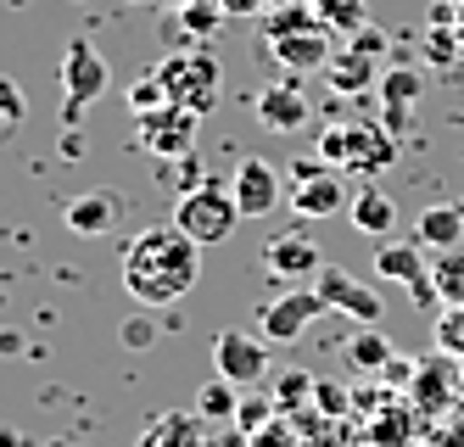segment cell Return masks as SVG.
I'll return each instance as SVG.
<instances>
[{
	"instance_id": "obj_3",
	"label": "cell",
	"mask_w": 464,
	"mask_h": 447,
	"mask_svg": "<svg viewBox=\"0 0 464 447\" xmlns=\"http://www.w3.org/2000/svg\"><path fill=\"white\" fill-rule=\"evenodd\" d=\"M174 224L196 240V247H224V240L241 229V208H236V196H229L224 180H202V185L179 190Z\"/></svg>"
},
{
	"instance_id": "obj_16",
	"label": "cell",
	"mask_w": 464,
	"mask_h": 447,
	"mask_svg": "<svg viewBox=\"0 0 464 447\" xmlns=\"http://www.w3.org/2000/svg\"><path fill=\"white\" fill-rule=\"evenodd\" d=\"M118 219H123V196H118V190H90V196H73V201H68V229H73L79 240L112 235Z\"/></svg>"
},
{
	"instance_id": "obj_9",
	"label": "cell",
	"mask_w": 464,
	"mask_h": 447,
	"mask_svg": "<svg viewBox=\"0 0 464 447\" xmlns=\"http://www.w3.org/2000/svg\"><path fill=\"white\" fill-rule=\"evenodd\" d=\"M213 369L229 386H257L269 374V335H246V330H218L213 335Z\"/></svg>"
},
{
	"instance_id": "obj_21",
	"label": "cell",
	"mask_w": 464,
	"mask_h": 447,
	"mask_svg": "<svg viewBox=\"0 0 464 447\" xmlns=\"http://www.w3.org/2000/svg\"><path fill=\"white\" fill-rule=\"evenodd\" d=\"M375 95L386 101V112L397 118V112H409L414 101L425 95V73H420V67H386V73H381V90H375Z\"/></svg>"
},
{
	"instance_id": "obj_7",
	"label": "cell",
	"mask_w": 464,
	"mask_h": 447,
	"mask_svg": "<svg viewBox=\"0 0 464 447\" xmlns=\"http://www.w3.org/2000/svg\"><path fill=\"white\" fill-rule=\"evenodd\" d=\"M269 51L291 67V73H314V67H324L330 56V40H324V28L308 17V12H280L269 23Z\"/></svg>"
},
{
	"instance_id": "obj_6",
	"label": "cell",
	"mask_w": 464,
	"mask_h": 447,
	"mask_svg": "<svg viewBox=\"0 0 464 447\" xmlns=\"http://www.w3.org/2000/svg\"><path fill=\"white\" fill-rule=\"evenodd\" d=\"M56 79H62V95H68L62 112H68V123H79V112L90 107V101H102L112 90V67L90 40H68V51H62V62H56Z\"/></svg>"
},
{
	"instance_id": "obj_17",
	"label": "cell",
	"mask_w": 464,
	"mask_h": 447,
	"mask_svg": "<svg viewBox=\"0 0 464 447\" xmlns=\"http://www.w3.org/2000/svg\"><path fill=\"white\" fill-rule=\"evenodd\" d=\"M414 240H420V247H430V252L459 247V240H464V213H459V208H448V201L425 208V213L414 219Z\"/></svg>"
},
{
	"instance_id": "obj_12",
	"label": "cell",
	"mask_w": 464,
	"mask_h": 447,
	"mask_svg": "<svg viewBox=\"0 0 464 447\" xmlns=\"http://www.w3.org/2000/svg\"><path fill=\"white\" fill-rule=\"evenodd\" d=\"M370 268H375V280H386V286H409L425 307H437V291H430V263L420 258L414 240H386Z\"/></svg>"
},
{
	"instance_id": "obj_4",
	"label": "cell",
	"mask_w": 464,
	"mask_h": 447,
	"mask_svg": "<svg viewBox=\"0 0 464 447\" xmlns=\"http://www.w3.org/2000/svg\"><path fill=\"white\" fill-rule=\"evenodd\" d=\"M162 84L174 90V101L179 107H190V112H213L218 107V95H224V67H218V56L208 51V45H190V51H174V56H162Z\"/></svg>"
},
{
	"instance_id": "obj_22",
	"label": "cell",
	"mask_w": 464,
	"mask_h": 447,
	"mask_svg": "<svg viewBox=\"0 0 464 447\" xmlns=\"http://www.w3.org/2000/svg\"><path fill=\"white\" fill-rule=\"evenodd\" d=\"M324 73H330V84H336L342 95H358V90H370V56L353 45V51H342V56H330Z\"/></svg>"
},
{
	"instance_id": "obj_28",
	"label": "cell",
	"mask_w": 464,
	"mask_h": 447,
	"mask_svg": "<svg viewBox=\"0 0 464 447\" xmlns=\"http://www.w3.org/2000/svg\"><path fill=\"white\" fill-rule=\"evenodd\" d=\"M23 118H28V95H23V84L0 73V129H12V123H23Z\"/></svg>"
},
{
	"instance_id": "obj_33",
	"label": "cell",
	"mask_w": 464,
	"mask_h": 447,
	"mask_svg": "<svg viewBox=\"0 0 464 447\" xmlns=\"http://www.w3.org/2000/svg\"><path fill=\"white\" fill-rule=\"evenodd\" d=\"M218 6H224V12H236V17H252V12L269 6V0H218Z\"/></svg>"
},
{
	"instance_id": "obj_8",
	"label": "cell",
	"mask_w": 464,
	"mask_h": 447,
	"mask_svg": "<svg viewBox=\"0 0 464 447\" xmlns=\"http://www.w3.org/2000/svg\"><path fill=\"white\" fill-rule=\"evenodd\" d=\"M196 134H202V112L190 107H162L151 118H135V141L157 157V162H179V157H196Z\"/></svg>"
},
{
	"instance_id": "obj_2",
	"label": "cell",
	"mask_w": 464,
	"mask_h": 447,
	"mask_svg": "<svg viewBox=\"0 0 464 447\" xmlns=\"http://www.w3.org/2000/svg\"><path fill=\"white\" fill-rule=\"evenodd\" d=\"M319 157L342 174H358V180H381L386 168L397 162V134L381 129V123H336L319 134Z\"/></svg>"
},
{
	"instance_id": "obj_27",
	"label": "cell",
	"mask_w": 464,
	"mask_h": 447,
	"mask_svg": "<svg viewBox=\"0 0 464 447\" xmlns=\"http://www.w3.org/2000/svg\"><path fill=\"white\" fill-rule=\"evenodd\" d=\"M425 56H430V67H453V56H459V34H453L448 23H430V28H425Z\"/></svg>"
},
{
	"instance_id": "obj_20",
	"label": "cell",
	"mask_w": 464,
	"mask_h": 447,
	"mask_svg": "<svg viewBox=\"0 0 464 447\" xmlns=\"http://www.w3.org/2000/svg\"><path fill=\"white\" fill-rule=\"evenodd\" d=\"M430 291H437V307H464V247L430 258Z\"/></svg>"
},
{
	"instance_id": "obj_24",
	"label": "cell",
	"mask_w": 464,
	"mask_h": 447,
	"mask_svg": "<svg viewBox=\"0 0 464 447\" xmlns=\"http://www.w3.org/2000/svg\"><path fill=\"white\" fill-rule=\"evenodd\" d=\"M162 107H174V90L162 84V73H146V79L129 84V112H135V118H151Z\"/></svg>"
},
{
	"instance_id": "obj_30",
	"label": "cell",
	"mask_w": 464,
	"mask_h": 447,
	"mask_svg": "<svg viewBox=\"0 0 464 447\" xmlns=\"http://www.w3.org/2000/svg\"><path fill=\"white\" fill-rule=\"evenodd\" d=\"M314 403L324 408V414H342V408H347V392H342V386H324V381H319V386H314Z\"/></svg>"
},
{
	"instance_id": "obj_15",
	"label": "cell",
	"mask_w": 464,
	"mask_h": 447,
	"mask_svg": "<svg viewBox=\"0 0 464 447\" xmlns=\"http://www.w3.org/2000/svg\"><path fill=\"white\" fill-rule=\"evenodd\" d=\"M263 268H269L275 280H308V274L324 268V252L308 235H275L269 247H263Z\"/></svg>"
},
{
	"instance_id": "obj_11",
	"label": "cell",
	"mask_w": 464,
	"mask_h": 447,
	"mask_svg": "<svg viewBox=\"0 0 464 447\" xmlns=\"http://www.w3.org/2000/svg\"><path fill=\"white\" fill-rule=\"evenodd\" d=\"M229 196H236L241 219H269L280 208V168L263 157H241L236 174H229Z\"/></svg>"
},
{
	"instance_id": "obj_14",
	"label": "cell",
	"mask_w": 464,
	"mask_h": 447,
	"mask_svg": "<svg viewBox=\"0 0 464 447\" xmlns=\"http://www.w3.org/2000/svg\"><path fill=\"white\" fill-rule=\"evenodd\" d=\"M319 314H330L319 291H285V296H275L269 307H263V335L285 347V341H296V335H303V330L319 319Z\"/></svg>"
},
{
	"instance_id": "obj_31",
	"label": "cell",
	"mask_w": 464,
	"mask_h": 447,
	"mask_svg": "<svg viewBox=\"0 0 464 447\" xmlns=\"http://www.w3.org/2000/svg\"><path fill=\"white\" fill-rule=\"evenodd\" d=\"M358 51H363V56H381V51H386V34H381V28H358Z\"/></svg>"
},
{
	"instance_id": "obj_29",
	"label": "cell",
	"mask_w": 464,
	"mask_h": 447,
	"mask_svg": "<svg viewBox=\"0 0 464 447\" xmlns=\"http://www.w3.org/2000/svg\"><path fill=\"white\" fill-rule=\"evenodd\" d=\"M218 17H224L218 0H196V6H185V28H196V34H208Z\"/></svg>"
},
{
	"instance_id": "obj_26",
	"label": "cell",
	"mask_w": 464,
	"mask_h": 447,
	"mask_svg": "<svg viewBox=\"0 0 464 447\" xmlns=\"http://www.w3.org/2000/svg\"><path fill=\"white\" fill-rule=\"evenodd\" d=\"M196 414H202V420H229V414H236V386H229L224 374H218V381H208L202 397H196Z\"/></svg>"
},
{
	"instance_id": "obj_1",
	"label": "cell",
	"mask_w": 464,
	"mask_h": 447,
	"mask_svg": "<svg viewBox=\"0 0 464 447\" xmlns=\"http://www.w3.org/2000/svg\"><path fill=\"white\" fill-rule=\"evenodd\" d=\"M196 286H202V247L174 219L146 224L123 247V291L135 307H174Z\"/></svg>"
},
{
	"instance_id": "obj_34",
	"label": "cell",
	"mask_w": 464,
	"mask_h": 447,
	"mask_svg": "<svg viewBox=\"0 0 464 447\" xmlns=\"http://www.w3.org/2000/svg\"><path fill=\"white\" fill-rule=\"evenodd\" d=\"M453 34H459V45H464V0H453Z\"/></svg>"
},
{
	"instance_id": "obj_5",
	"label": "cell",
	"mask_w": 464,
	"mask_h": 447,
	"mask_svg": "<svg viewBox=\"0 0 464 447\" xmlns=\"http://www.w3.org/2000/svg\"><path fill=\"white\" fill-rule=\"evenodd\" d=\"M285 185H291L285 196H291V213H296V219H330V213L353 208L342 168H330L324 157H319V162H314V157L291 162V180H285Z\"/></svg>"
},
{
	"instance_id": "obj_23",
	"label": "cell",
	"mask_w": 464,
	"mask_h": 447,
	"mask_svg": "<svg viewBox=\"0 0 464 447\" xmlns=\"http://www.w3.org/2000/svg\"><path fill=\"white\" fill-rule=\"evenodd\" d=\"M347 364H353V369H386V364H392V341H386L375 325H363V330L347 341Z\"/></svg>"
},
{
	"instance_id": "obj_13",
	"label": "cell",
	"mask_w": 464,
	"mask_h": 447,
	"mask_svg": "<svg viewBox=\"0 0 464 447\" xmlns=\"http://www.w3.org/2000/svg\"><path fill=\"white\" fill-rule=\"evenodd\" d=\"M252 112H257V123L269 129V134H296V129L314 118V107H308L303 84H296V73H291V79H280V84H269V90H257Z\"/></svg>"
},
{
	"instance_id": "obj_19",
	"label": "cell",
	"mask_w": 464,
	"mask_h": 447,
	"mask_svg": "<svg viewBox=\"0 0 464 447\" xmlns=\"http://www.w3.org/2000/svg\"><path fill=\"white\" fill-rule=\"evenodd\" d=\"M347 219H353V229H358V235H386V229L397 224V208H392V196H386V190H375V185H363V190L353 196V208H347Z\"/></svg>"
},
{
	"instance_id": "obj_25",
	"label": "cell",
	"mask_w": 464,
	"mask_h": 447,
	"mask_svg": "<svg viewBox=\"0 0 464 447\" xmlns=\"http://www.w3.org/2000/svg\"><path fill=\"white\" fill-rule=\"evenodd\" d=\"M430 341H437V353L464 358V307H442L437 325H430Z\"/></svg>"
},
{
	"instance_id": "obj_18",
	"label": "cell",
	"mask_w": 464,
	"mask_h": 447,
	"mask_svg": "<svg viewBox=\"0 0 464 447\" xmlns=\"http://www.w3.org/2000/svg\"><path fill=\"white\" fill-rule=\"evenodd\" d=\"M135 447H208V436H202V414H157L146 431H140V442Z\"/></svg>"
},
{
	"instance_id": "obj_10",
	"label": "cell",
	"mask_w": 464,
	"mask_h": 447,
	"mask_svg": "<svg viewBox=\"0 0 464 447\" xmlns=\"http://www.w3.org/2000/svg\"><path fill=\"white\" fill-rule=\"evenodd\" d=\"M314 291L324 296L330 314H347L353 325H381V314H386L381 291H375L370 280H353V274L336 268V263H324V268H319V286H314Z\"/></svg>"
},
{
	"instance_id": "obj_32",
	"label": "cell",
	"mask_w": 464,
	"mask_h": 447,
	"mask_svg": "<svg viewBox=\"0 0 464 447\" xmlns=\"http://www.w3.org/2000/svg\"><path fill=\"white\" fill-rule=\"evenodd\" d=\"M123 341H129V347H151V319H135L123 330Z\"/></svg>"
}]
</instances>
